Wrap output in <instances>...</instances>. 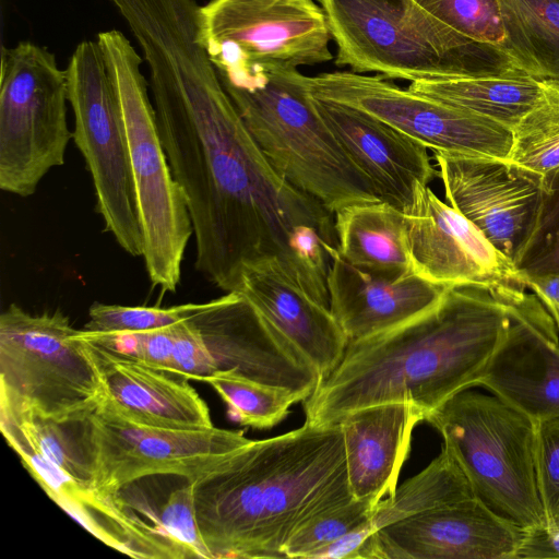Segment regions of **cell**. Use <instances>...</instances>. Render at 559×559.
I'll return each mask as SVG.
<instances>
[{"instance_id": "cell-1", "label": "cell", "mask_w": 559, "mask_h": 559, "mask_svg": "<svg viewBox=\"0 0 559 559\" xmlns=\"http://www.w3.org/2000/svg\"><path fill=\"white\" fill-rule=\"evenodd\" d=\"M199 5L157 4L130 31L150 70L157 127L193 227L195 267L226 293L271 263L329 306L334 214L290 183L247 130L203 45Z\"/></svg>"}, {"instance_id": "cell-2", "label": "cell", "mask_w": 559, "mask_h": 559, "mask_svg": "<svg viewBox=\"0 0 559 559\" xmlns=\"http://www.w3.org/2000/svg\"><path fill=\"white\" fill-rule=\"evenodd\" d=\"M509 324L497 289L459 285L413 320L348 342L343 359L304 402L306 423L338 424L381 403L412 402L427 416L478 385Z\"/></svg>"}, {"instance_id": "cell-3", "label": "cell", "mask_w": 559, "mask_h": 559, "mask_svg": "<svg viewBox=\"0 0 559 559\" xmlns=\"http://www.w3.org/2000/svg\"><path fill=\"white\" fill-rule=\"evenodd\" d=\"M352 495L340 424H305L251 440L194 483L198 525L213 559L285 558L310 516Z\"/></svg>"}, {"instance_id": "cell-4", "label": "cell", "mask_w": 559, "mask_h": 559, "mask_svg": "<svg viewBox=\"0 0 559 559\" xmlns=\"http://www.w3.org/2000/svg\"><path fill=\"white\" fill-rule=\"evenodd\" d=\"M319 1L335 63L355 73L411 82L531 75L507 51L457 33L415 0Z\"/></svg>"}, {"instance_id": "cell-5", "label": "cell", "mask_w": 559, "mask_h": 559, "mask_svg": "<svg viewBox=\"0 0 559 559\" xmlns=\"http://www.w3.org/2000/svg\"><path fill=\"white\" fill-rule=\"evenodd\" d=\"M307 75L269 66L222 81L247 130L275 169L333 214L381 201L319 115Z\"/></svg>"}, {"instance_id": "cell-6", "label": "cell", "mask_w": 559, "mask_h": 559, "mask_svg": "<svg viewBox=\"0 0 559 559\" xmlns=\"http://www.w3.org/2000/svg\"><path fill=\"white\" fill-rule=\"evenodd\" d=\"M119 100L128 143L143 260L152 285L175 293L193 227L159 135L142 58L117 29L97 36Z\"/></svg>"}, {"instance_id": "cell-7", "label": "cell", "mask_w": 559, "mask_h": 559, "mask_svg": "<svg viewBox=\"0 0 559 559\" xmlns=\"http://www.w3.org/2000/svg\"><path fill=\"white\" fill-rule=\"evenodd\" d=\"M477 499L526 531L546 526L536 474V421L496 395L462 391L426 420Z\"/></svg>"}, {"instance_id": "cell-8", "label": "cell", "mask_w": 559, "mask_h": 559, "mask_svg": "<svg viewBox=\"0 0 559 559\" xmlns=\"http://www.w3.org/2000/svg\"><path fill=\"white\" fill-rule=\"evenodd\" d=\"M105 396L88 341L67 316L31 314L10 305L0 316V403L49 420L83 418Z\"/></svg>"}, {"instance_id": "cell-9", "label": "cell", "mask_w": 559, "mask_h": 559, "mask_svg": "<svg viewBox=\"0 0 559 559\" xmlns=\"http://www.w3.org/2000/svg\"><path fill=\"white\" fill-rule=\"evenodd\" d=\"M66 70L47 48L29 41L2 48L0 75V188L35 193L49 170L64 163L73 132L67 121Z\"/></svg>"}, {"instance_id": "cell-10", "label": "cell", "mask_w": 559, "mask_h": 559, "mask_svg": "<svg viewBox=\"0 0 559 559\" xmlns=\"http://www.w3.org/2000/svg\"><path fill=\"white\" fill-rule=\"evenodd\" d=\"M66 74L74 116L73 139L93 180L96 211L117 243L129 254L142 257L123 118L98 41L80 43Z\"/></svg>"}, {"instance_id": "cell-11", "label": "cell", "mask_w": 559, "mask_h": 559, "mask_svg": "<svg viewBox=\"0 0 559 559\" xmlns=\"http://www.w3.org/2000/svg\"><path fill=\"white\" fill-rule=\"evenodd\" d=\"M203 45L222 81L269 66L332 60L322 9L301 0H211L200 7Z\"/></svg>"}, {"instance_id": "cell-12", "label": "cell", "mask_w": 559, "mask_h": 559, "mask_svg": "<svg viewBox=\"0 0 559 559\" xmlns=\"http://www.w3.org/2000/svg\"><path fill=\"white\" fill-rule=\"evenodd\" d=\"M310 93L362 110L433 152L509 159L512 129L409 88L353 71L307 78Z\"/></svg>"}, {"instance_id": "cell-13", "label": "cell", "mask_w": 559, "mask_h": 559, "mask_svg": "<svg viewBox=\"0 0 559 559\" xmlns=\"http://www.w3.org/2000/svg\"><path fill=\"white\" fill-rule=\"evenodd\" d=\"M86 425L97 488L115 498L120 497L124 486L153 475H175L195 483L251 441L241 430H175L139 425L102 404L87 415Z\"/></svg>"}, {"instance_id": "cell-14", "label": "cell", "mask_w": 559, "mask_h": 559, "mask_svg": "<svg viewBox=\"0 0 559 559\" xmlns=\"http://www.w3.org/2000/svg\"><path fill=\"white\" fill-rule=\"evenodd\" d=\"M444 197L516 264L534 230L543 175L509 159L433 152Z\"/></svg>"}, {"instance_id": "cell-15", "label": "cell", "mask_w": 559, "mask_h": 559, "mask_svg": "<svg viewBox=\"0 0 559 559\" xmlns=\"http://www.w3.org/2000/svg\"><path fill=\"white\" fill-rule=\"evenodd\" d=\"M403 213L415 274L447 287L526 288L514 263L428 186H416Z\"/></svg>"}, {"instance_id": "cell-16", "label": "cell", "mask_w": 559, "mask_h": 559, "mask_svg": "<svg viewBox=\"0 0 559 559\" xmlns=\"http://www.w3.org/2000/svg\"><path fill=\"white\" fill-rule=\"evenodd\" d=\"M497 290L509 324L478 385L536 423L559 417V328L535 294Z\"/></svg>"}, {"instance_id": "cell-17", "label": "cell", "mask_w": 559, "mask_h": 559, "mask_svg": "<svg viewBox=\"0 0 559 559\" xmlns=\"http://www.w3.org/2000/svg\"><path fill=\"white\" fill-rule=\"evenodd\" d=\"M525 535L473 497L378 530L364 559H515Z\"/></svg>"}, {"instance_id": "cell-18", "label": "cell", "mask_w": 559, "mask_h": 559, "mask_svg": "<svg viewBox=\"0 0 559 559\" xmlns=\"http://www.w3.org/2000/svg\"><path fill=\"white\" fill-rule=\"evenodd\" d=\"M312 98L343 151L370 180L381 201L403 211L418 183L428 186L438 177L428 148L418 141L362 110Z\"/></svg>"}, {"instance_id": "cell-19", "label": "cell", "mask_w": 559, "mask_h": 559, "mask_svg": "<svg viewBox=\"0 0 559 559\" xmlns=\"http://www.w3.org/2000/svg\"><path fill=\"white\" fill-rule=\"evenodd\" d=\"M87 341V340H86ZM105 396L102 405L134 424L201 430L214 427L210 409L187 378L88 341Z\"/></svg>"}, {"instance_id": "cell-20", "label": "cell", "mask_w": 559, "mask_h": 559, "mask_svg": "<svg viewBox=\"0 0 559 559\" xmlns=\"http://www.w3.org/2000/svg\"><path fill=\"white\" fill-rule=\"evenodd\" d=\"M447 286L414 272L376 274L347 262L337 251L329 275V308L349 342L393 330L435 307Z\"/></svg>"}, {"instance_id": "cell-21", "label": "cell", "mask_w": 559, "mask_h": 559, "mask_svg": "<svg viewBox=\"0 0 559 559\" xmlns=\"http://www.w3.org/2000/svg\"><path fill=\"white\" fill-rule=\"evenodd\" d=\"M425 420L416 404L390 402L354 411L338 423L348 485L356 499L377 506L394 495L413 431Z\"/></svg>"}, {"instance_id": "cell-22", "label": "cell", "mask_w": 559, "mask_h": 559, "mask_svg": "<svg viewBox=\"0 0 559 559\" xmlns=\"http://www.w3.org/2000/svg\"><path fill=\"white\" fill-rule=\"evenodd\" d=\"M236 292L308 360L321 381L343 359L349 341L330 308L301 290L273 264L247 267Z\"/></svg>"}, {"instance_id": "cell-23", "label": "cell", "mask_w": 559, "mask_h": 559, "mask_svg": "<svg viewBox=\"0 0 559 559\" xmlns=\"http://www.w3.org/2000/svg\"><path fill=\"white\" fill-rule=\"evenodd\" d=\"M334 218L337 249L347 262L391 277L413 272L403 211L378 201L344 207Z\"/></svg>"}, {"instance_id": "cell-24", "label": "cell", "mask_w": 559, "mask_h": 559, "mask_svg": "<svg viewBox=\"0 0 559 559\" xmlns=\"http://www.w3.org/2000/svg\"><path fill=\"white\" fill-rule=\"evenodd\" d=\"M408 88L510 129L538 103L544 81L525 76H466L411 82Z\"/></svg>"}, {"instance_id": "cell-25", "label": "cell", "mask_w": 559, "mask_h": 559, "mask_svg": "<svg viewBox=\"0 0 559 559\" xmlns=\"http://www.w3.org/2000/svg\"><path fill=\"white\" fill-rule=\"evenodd\" d=\"M510 53L534 78L559 81V0H499Z\"/></svg>"}, {"instance_id": "cell-26", "label": "cell", "mask_w": 559, "mask_h": 559, "mask_svg": "<svg viewBox=\"0 0 559 559\" xmlns=\"http://www.w3.org/2000/svg\"><path fill=\"white\" fill-rule=\"evenodd\" d=\"M475 497L462 468L445 447L418 474L382 499L370 521L373 532L406 518Z\"/></svg>"}, {"instance_id": "cell-27", "label": "cell", "mask_w": 559, "mask_h": 559, "mask_svg": "<svg viewBox=\"0 0 559 559\" xmlns=\"http://www.w3.org/2000/svg\"><path fill=\"white\" fill-rule=\"evenodd\" d=\"M201 381L221 396L233 421L253 429L273 428L287 417L292 405L300 402L289 391L229 371L216 372Z\"/></svg>"}, {"instance_id": "cell-28", "label": "cell", "mask_w": 559, "mask_h": 559, "mask_svg": "<svg viewBox=\"0 0 559 559\" xmlns=\"http://www.w3.org/2000/svg\"><path fill=\"white\" fill-rule=\"evenodd\" d=\"M509 160L542 175L559 167V81H544L538 103L513 129Z\"/></svg>"}, {"instance_id": "cell-29", "label": "cell", "mask_w": 559, "mask_h": 559, "mask_svg": "<svg viewBox=\"0 0 559 559\" xmlns=\"http://www.w3.org/2000/svg\"><path fill=\"white\" fill-rule=\"evenodd\" d=\"M211 305L212 300L169 308L127 307L94 302L88 309V321L84 324L83 330H80V334L90 338L157 330L190 319Z\"/></svg>"}, {"instance_id": "cell-30", "label": "cell", "mask_w": 559, "mask_h": 559, "mask_svg": "<svg viewBox=\"0 0 559 559\" xmlns=\"http://www.w3.org/2000/svg\"><path fill=\"white\" fill-rule=\"evenodd\" d=\"M376 507L353 497L310 516L287 539L285 558L311 559L319 549L370 523Z\"/></svg>"}, {"instance_id": "cell-31", "label": "cell", "mask_w": 559, "mask_h": 559, "mask_svg": "<svg viewBox=\"0 0 559 559\" xmlns=\"http://www.w3.org/2000/svg\"><path fill=\"white\" fill-rule=\"evenodd\" d=\"M515 267L523 281L559 274V167L543 175V198L536 224Z\"/></svg>"}, {"instance_id": "cell-32", "label": "cell", "mask_w": 559, "mask_h": 559, "mask_svg": "<svg viewBox=\"0 0 559 559\" xmlns=\"http://www.w3.org/2000/svg\"><path fill=\"white\" fill-rule=\"evenodd\" d=\"M415 1L457 33L473 40L496 46L511 55L499 0Z\"/></svg>"}, {"instance_id": "cell-33", "label": "cell", "mask_w": 559, "mask_h": 559, "mask_svg": "<svg viewBox=\"0 0 559 559\" xmlns=\"http://www.w3.org/2000/svg\"><path fill=\"white\" fill-rule=\"evenodd\" d=\"M166 535L185 554L186 558L213 559L197 520L194 483L186 481L173 490L157 515Z\"/></svg>"}, {"instance_id": "cell-34", "label": "cell", "mask_w": 559, "mask_h": 559, "mask_svg": "<svg viewBox=\"0 0 559 559\" xmlns=\"http://www.w3.org/2000/svg\"><path fill=\"white\" fill-rule=\"evenodd\" d=\"M536 474L546 526H559V417L536 423Z\"/></svg>"}, {"instance_id": "cell-35", "label": "cell", "mask_w": 559, "mask_h": 559, "mask_svg": "<svg viewBox=\"0 0 559 559\" xmlns=\"http://www.w3.org/2000/svg\"><path fill=\"white\" fill-rule=\"evenodd\" d=\"M177 324V323H176ZM176 324L145 332L123 333L100 337H83L153 367L170 372L176 343Z\"/></svg>"}, {"instance_id": "cell-36", "label": "cell", "mask_w": 559, "mask_h": 559, "mask_svg": "<svg viewBox=\"0 0 559 559\" xmlns=\"http://www.w3.org/2000/svg\"><path fill=\"white\" fill-rule=\"evenodd\" d=\"M170 373L200 381L215 373L212 356L193 317L176 324Z\"/></svg>"}, {"instance_id": "cell-37", "label": "cell", "mask_w": 559, "mask_h": 559, "mask_svg": "<svg viewBox=\"0 0 559 559\" xmlns=\"http://www.w3.org/2000/svg\"><path fill=\"white\" fill-rule=\"evenodd\" d=\"M373 533L368 523L319 549L311 559H362L366 543Z\"/></svg>"}, {"instance_id": "cell-38", "label": "cell", "mask_w": 559, "mask_h": 559, "mask_svg": "<svg viewBox=\"0 0 559 559\" xmlns=\"http://www.w3.org/2000/svg\"><path fill=\"white\" fill-rule=\"evenodd\" d=\"M559 558V526L526 531L515 559Z\"/></svg>"}, {"instance_id": "cell-39", "label": "cell", "mask_w": 559, "mask_h": 559, "mask_svg": "<svg viewBox=\"0 0 559 559\" xmlns=\"http://www.w3.org/2000/svg\"><path fill=\"white\" fill-rule=\"evenodd\" d=\"M559 328V274H547L524 280Z\"/></svg>"}, {"instance_id": "cell-40", "label": "cell", "mask_w": 559, "mask_h": 559, "mask_svg": "<svg viewBox=\"0 0 559 559\" xmlns=\"http://www.w3.org/2000/svg\"><path fill=\"white\" fill-rule=\"evenodd\" d=\"M301 1H306V2H312V0H301Z\"/></svg>"}]
</instances>
